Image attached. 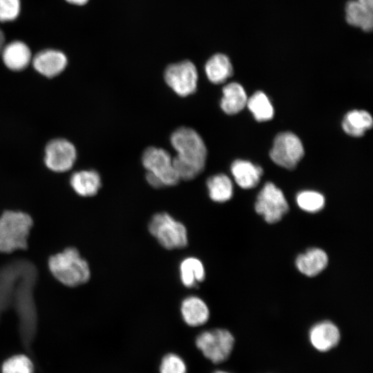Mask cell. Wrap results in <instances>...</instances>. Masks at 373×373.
Listing matches in <instances>:
<instances>
[{"mask_svg":"<svg viewBox=\"0 0 373 373\" xmlns=\"http://www.w3.org/2000/svg\"><path fill=\"white\" fill-rule=\"evenodd\" d=\"M170 141L177 153L173 163L180 179L190 180L200 174L205 167L207 149L199 133L191 128L180 127L172 133Z\"/></svg>","mask_w":373,"mask_h":373,"instance_id":"6da1fadb","label":"cell"},{"mask_svg":"<svg viewBox=\"0 0 373 373\" xmlns=\"http://www.w3.org/2000/svg\"><path fill=\"white\" fill-rule=\"evenodd\" d=\"M48 266L52 275L60 283L69 287L82 285L90 276L88 264L75 248L66 249L51 256Z\"/></svg>","mask_w":373,"mask_h":373,"instance_id":"7a4b0ae2","label":"cell"},{"mask_svg":"<svg viewBox=\"0 0 373 373\" xmlns=\"http://www.w3.org/2000/svg\"><path fill=\"white\" fill-rule=\"evenodd\" d=\"M142 162L146 170V179L153 188L159 189L177 184L180 180L173 163V157L164 149L146 148Z\"/></svg>","mask_w":373,"mask_h":373,"instance_id":"3957f363","label":"cell"},{"mask_svg":"<svg viewBox=\"0 0 373 373\" xmlns=\"http://www.w3.org/2000/svg\"><path fill=\"white\" fill-rule=\"evenodd\" d=\"M30 216L23 212L8 211L0 217V251L10 253L27 247Z\"/></svg>","mask_w":373,"mask_h":373,"instance_id":"277c9868","label":"cell"},{"mask_svg":"<svg viewBox=\"0 0 373 373\" xmlns=\"http://www.w3.org/2000/svg\"><path fill=\"white\" fill-rule=\"evenodd\" d=\"M37 271L29 260L17 259L0 268V316L15 306L19 290L26 278Z\"/></svg>","mask_w":373,"mask_h":373,"instance_id":"5b68a950","label":"cell"},{"mask_svg":"<svg viewBox=\"0 0 373 373\" xmlns=\"http://www.w3.org/2000/svg\"><path fill=\"white\" fill-rule=\"evenodd\" d=\"M149 231L166 249H182L188 245L186 227L167 213L153 215L149 223Z\"/></svg>","mask_w":373,"mask_h":373,"instance_id":"8992f818","label":"cell"},{"mask_svg":"<svg viewBox=\"0 0 373 373\" xmlns=\"http://www.w3.org/2000/svg\"><path fill=\"white\" fill-rule=\"evenodd\" d=\"M195 343L207 358L219 363L229 356L233 347L234 338L228 330L218 328L200 333Z\"/></svg>","mask_w":373,"mask_h":373,"instance_id":"52a82bcc","label":"cell"},{"mask_svg":"<svg viewBox=\"0 0 373 373\" xmlns=\"http://www.w3.org/2000/svg\"><path fill=\"white\" fill-rule=\"evenodd\" d=\"M304 155L300 140L291 132L278 133L269 152L271 160L287 169H294Z\"/></svg>","mask_w":373,"mask_h":373,"instance_id":"ba28073f","label":"cell"},{"mask_svg":"<svg viewBox=\"0 0 373 373\" xmlns=\"http://www.w3.org/2000/svg\"><path fill=\"white\" fill-rule=\"evenodd\" d=\"M164 78L166 84L179 96L186 97L196 91L198 71L189 60L169 65L164 70Z\"/></svg>","mask_w":373,"mask_h":373,"instance_id":"9c48e42d","label":"cell"},{"mask_svg":"<svg viewBox=\"0 0 373 373\" xmlns=\"http://www.w3.org/2000/svg\"><path fill=\"white\" fill-rule=\"evenodd\" d=\"M256 211L268 223L281 220L289 206L282 191L272 182H267L259 192L255 204Z\"/></svg>","mask_w":373,"mask_h":373,"instance_id":"30bf717a","label":"cell"},{"mask_svg":"<svg viewBox=\"0 0 373 373\" xmlns=\"http://www.w3.org/2000/svg\"><path fill=\"white\" fill-rule=\"evenodd\" d=\"M75 159V148L66 140H54L46 146L45 162L46 166L54 171L64 172L69 170Z\"/></svg>","mask_w":373,"mask_h":373,"instance_id":"8fae6325","label":"cell"},{"mask_svg":"<svg viewBox=\"0 0 373 373\" xmlns=\"http://www.w3.org/2000/svg\"><path fill=\"white\" fill-rule=\"evenodd\" d=\"M345 21L351 26L370 32L373 28V0H349L345 6Z\"/></svg>","mask_w":373,"mask_h":373,"instance_id":"7c38bea8","label":"cell"},{"mask_svg":"<svg viewBox=\"0 0 373 373\" xmlns=\"http://www.w3.org/2000/svg\"><path fill=\"white\" fill-rule=\"evenodd\" d=\"M340 338L339 329L330 321L317 323L309 331L310 343L320 352H327L336 347Z\"/></svg>","mask_w":373,"mask_h":373,"instance_id":"4fadbf2b","label":"cell"},{"mask_svg":"<svg viewBox=\"0 0 373 373\" xmlns=\"http://www.w3.org/2000/svg\"><path fill=\"white\" fill-rule=\"evenodd\" d=\"M180 312L183 321L191 327L206 323L210 315L207 303L197 296L185 297L180 305Z\"/></svg>","mask_w":373,"mask_h":373,"instance_id":"5bb4252c","label":"cell"},{"mask_svg":"<svg viewBox=\"0 0 373 373\" xmlns=\"http://www.w3.org/2000/svg\"><path fill=\"white\" fill-rule=\"evenodd\" d=\"M32 63L34 68L39 73L52 77L65 68L67 59L66 56L59 51L46 50L37 54Z\"/></svg>","mask_w":373,"mask_h":373,"instance_id":"9a60e30c","label":"cell"},{"mask_svg":"<svg viewBox=\"0 0 373 373\" xmlns=\"http://www.w3.org/2000/svg\"><path fill=\"white\" fill-rule=\"evenodd\" d=\"M231 171L238 185L245 189L254 188L263 173L260 166L243 160H235L231 166Z\"/></svg>","mask_w":373,"mask_h":373,"instance_id":"2e32d148","label":"cell"},{"mask_svg":"<svg viewBox=\"0 0 373 373\" xmlns=\"http://www.w3.org/2000/svg\"><path fill=\"white\" fill-rule=\"evenodd\" d=\"M328 257L321 249L312 248L300 254L296 260L298 271L307 276H315L327 267Z\"/></svg>","mask_w":373,"mask_h":373,"instance_id":"e0dca14e","label":"cell"},{"mask_svg":"<svg viewBox=\"0 0 373 373\" xmlns=\"http://www.w3.org/2000/svg\"><path fill=\"white\" fill-rule=\"evenodd\" d=\"M247 97L244 88L237 82H231L222 88L220 100L222 110L228 115L241 111L247 105Z\"/></svg>","mask_w":373,"mask_h":373,"instance_id":"ac0fdd59","label":"cell"},{"mask_svg":"<svg viewBox=\"0 0 373 373\" xmlns=\"http://www.w3.org/2000/svg\"><path fill=\"white\" fill-rule=\"evenodd\" d=\"M204 71L208 79L215 84L224 83L233 73L230 59L222 53L212 55L204 65Z\"/></svg>","mask_w":373,"mask_h":373,"instance_id":"d6986e66","label":"cell"},{"mask_svg":"<svg viewBox=\"0 0 373 373\" xmlns=\"http://www.w3.org/2000/svg\"><path fill=\"white\" fill-rule=\"evenodd\" d=\"M1 52L3 61L10 70H21L30 61V50L23 42L13 41L4 47Z\"/></svg>","mask_w":373,"mask_h":373,"instance_id":"ffe728a7","label":"cell"},{"mask_svg":"<svg viewBox=\"0 0 373 373\" xmlns=\"http://www.w3.org/2000/svg\"><path fill=\"white\" fill-rule=\"evenodd\" d=\"M180 281L187 288L196 287L205 278V269L202 261L196 257L184 258L179 265Z\"/></svg>","mask_w":373,"mask_h":373,"instance_id":"44dd1931","label":"cell"},{"mask_svg":"<svg viewBox=\"0 0 373 373\" xmlns=\"http://www.w3.org/2000/svg\"><path fill=\"white\" fill-rule=\"evenodd\" d=\"M70 184L77 193L89 197L98 192L101 187V178L95 171H81L72 175Z\"/></svg>","mask_w":373,"mask_h":373,"instance_id":"7402d4cb","label":"cell"},{"mask_svg":"<svg viewBox=\"0 0 373 373\" xmlns=\"http://www.w3.org/2000/svg\"><path fill=\"white\" fill-rule=\"evenodd\" d=\"M371 115L363 110H353L348 112L342 122L344 131L352 137H361L365 131L372 127Z\"/></svg>","mask_w":373,"mask_h":373,"instance_id":"603a6c76","label":"cell"},{"mask_svg":"<svg viewBox=\"0 0 373 373\" xmlns=\"http://www.w3.org/2000/svg\"><path fill=\"white\" fill-rule=\"evenodd\" d=\"M209 198L216 202H224L233 195V184L230 178L223 173L210 176L207 180Z\"/></svg>","mask_w":373,"mask_h":373,"instance_id":"cb8c5ba5","label":"cell"},{"mask_svg":"<svg viewBox=\"0 0 373 373\" xmlns=\"http://www.w3.org/2000/svg\"><path fill=\"white\" fill-rule=\"evenodd\" d=\"M247 105L258 122L271 119L274 113V108L267 96L262 91H257L247 99Z\"/></svg>","mask_w":373,"mask_h":373,"instance_id":"d4e9b609","label":"cell"},{"mask_svg":"<svg viewBox=\"0 0 373 373\" xmlns=\"http://www.w3.org/2000/svg\"><path fill=\"white\" fill-rule=\"evenodd\" d=\"M296 202L301 209L309 213L317 212L325 205L324 196L314 191L300 192L296 196Z\"/></svg>","mask_w":373,"mask_h":373,"instance_id":"484cf974","label":"cell"},{"mask_svg":"<svg viewBox=\"0 0 373 373\" xmlns=\"http://www.w3.org/2000/svg\"><path fill=\"white\" fill-rule=\"evenodd\" d=\"M34 366L30 358L24 354L12 356L5 361L1 373H33Z\"/></svg>","mask_w":373,"mask_h":373,"instance_id":"4316f807","label":"cell"},{"mask_svg":"<svg viewBox=\"0 0 373 373\" xmlns=\"http://www.w3.org/2000/svg\"><path fill=\"white\" fill-rule=\"evenodd\" d=\"M186 365L176 354H169L162 361L160 373H186Z\"/></svg>","mask_w":373,"mask_h":373,"instance_id":"83f0119b","label":"cell"},{"mask_svg":"<svg viewBox=\"0 0 373 373\" xmlns=\"http://www.w3.org/2000/svg\"><path fill=\"white\" fill-rule=\"evenodd\" d=\"M19 0H0V21H12L19 14Z\"/></svg>","mask_w":373,"mask_h":373,"instance_id":"f1b7e54d","label":"cell"},{"mask_svg":"<svg viewBox=\"0 0 373 373\" xmlns=\"http://www.w3.org/2000/svg\"><path fill=\"white\" fill-rule=\"evenodd\" d=\"M66 1H67L68 2L70 3L76 4L79 6L84 5L88 1V0H66Z\"/></svg>","mask_w":373,"mask_h":373,"instance_id":"f546056e","label":"cell"},{"mask_svg":"<svg viewBox=\"0 0 373 373\" xmlns=\"http://www.w3.org/2000/svg\"><path fill=\"white\" fill-rule=\"evenodd\" d=\"M5 41V37L3 32L0 29V53L1 52L3 48V44Z\"/></svg>","mask_w":373,"mask_h":373,"instance_id":"4dcf8cb0","label":"cell"},{"mask_svg":"<svg viewBox=\"0 0 373 373\" xmlns=\"http://www.w3.org/2000/svg\"><path fill=\"white\" fill-rule=\"evenodd\" d=\"M215 373H229V372H224V371H217Z\"/></svg>","mask_w":373,"mask_h":373,"instance_id":"1f68e13d","label":"cell"}]
</instances>
